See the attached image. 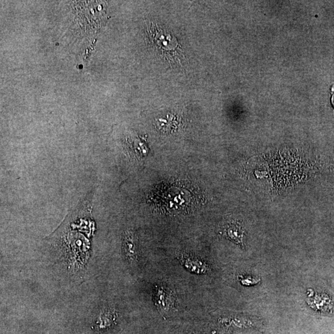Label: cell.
I'll list each match as a JSON object with an SVG mask.
<instances>
[{"mask_svg":"<svg viewBox=\"0 0 334 334\" xmlns=\"http://www.w3.org/2000/svg\"><path fill=\"white\" fill-rule=\"evenodd\" d=\"M155 301L156 305L159 308L166 309L170 303L169 295L163 288H158V290L156 289Z\"/></svg>","mask_w":334,"mask_h":334,"instance_id":"277c9868","label":"cell"},{"mask_svg":"<svg viewBox=\"0 0 334 334\" xmlns=\"http://www.w3.org/2000/svg\"><path fill=\"white\" fill-rule=\"evenodd\" d=\"M244 232L243 227L236 222L228 224L225 227L227 237L241 247H243Z\"/></svg>","mask_w":334,"mask_h":334,"instance_id":"7a4b0ae2","label":"cell"},{"mask_svg":"<svg viewBox=\"0 0 334 334\" xmlns=\"http://www.w3.org/2000/svg\"><path fill=\"white\" fill-rule=\"evenodd\" d=\"M134 234L131 232L126 233L125 240V250L127 259L131 263L136 262L138 259L137 244L135 241Z\"/></svg>","mask_w":334,"mask_h":334,"instance_id":"3957f363","label":"cell"},{"mask_svg":"<svg viewBox=\"0 0 334 334\" xmlns=\"http://www.w3.org/2000/svg\"><path fill=\"white\" fill-rule=\"evenodd\" d=\"M180 259L183 265L192 273L197 275L205 274L209 270L208 264L196 256L182 254L180 256Z\"/></svg>","mask_w":334,"mask_h":334,"instance_id":"6da1fadb","label":"cell"},{"mask_svg":"<svg viewBox=\"0 0 334 334\" xmlns=\"http://www.w3.org/2000/svg\"><path fill=\"white\" fill-rule=\"evenodd\" d=\"M239 280L242 285L246 286L256 285L260 282L259 278L251 276H239Z\"/></svg>","mask_w":334,"mask_h":334,"instance_id":"5b68a950","label":"cell"}]
</instances>
